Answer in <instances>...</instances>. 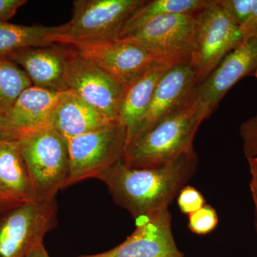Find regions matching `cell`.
I'll return each mask as SVG.
<instances>
[{"label": "cell", "instance_id": "obj_16", "mask_svg": "<svg viewBox=\"0 0 257 257\" xmlns=\"http://www.w3.org/2000/svg\"><path fill=\"white\" fill-rule=\"evenodd\" d=\"M115 122L72 92L56 111L52 128L66 139L75 138Z\"/></svg>", "mask_w": 257, "mask_h": 257}, {"label": "cell", "instance_id": "obj_27", "mask_svg": "<svg viewBox=\"0 0 257 257\" xmlns=\"http://www.w3.org/2000/svg\"><path fill=\"white\" fill-rule=\"evenodd\" d=\"M243 38L257 40V0H251V13L249 20L241 30Z\"/></svg>", "mask_w": 257, "mask_h": 257}, {"label": "cell", "instance_id": "obj_1", "mask_svg": "<svg viewBox=\"0 0 257 257\" xmlns=\"http://www.w3.org/2000/svg\"><path fill=\"white\" fill-rule=\"evenodd\" d=\"M199 158L195 150L165 165L133 168L122 160L96 176L113 200L136 222L169 207L194 177Z\"/></svg>", "mask_w": 257, "mask_h": 257}, {"label": "cell", "instance_id": "obj_8", "mask_svg": "<svg viewBox=\"0 0 257 257\" xmlns=\"http://www.w3.org/2000/svg\"><path fill=\"white\" fill-rule=\"evenodd\" d=\"M197 20L191 62L197 71V84H199L244 38L240 29L224 13L218 0H213L197 15Z\"/></svg>", "mask_w": 257, "mask_h": 257}, {"label": "cell", "instance_id": "obj_14", "mask_svg": "<svg viewBox=\"0 0 257 257\" xmlns=\"http://www.w3.org/2000/svg\"><path fill=\"white\" fill-rule=\"evenodd\" d=\"M257 69V40L243 39L225 56L204 82L197 84L198 96L210 114L218 107L226 92L240 79L253 75Z\"/></svg>", "mask_w": 257, "mask_h": 257}, {"label": "cell", "instance_id": "obj_31", "mask_svg": "<svg viewBox=\"0 0 257 257\" xmlns=\"http://www.w3.org/2000/svg\"><path fill=\"white\" fill-rule=\"evenodd\" d=\"M255 228H256V232H257V205H255Z\"/></svg>", "mask_w": 257, "mask_h": 257}, {"label": "cell", "instance_id": "obj_23", "mask_svg": "<svg viewBox=\"0 0 257 257\" xmlns=\"http://www.w3.org/2000/svg\"><path fill=\"white\" fill-rule=\"evenodd\" d=\"M226 15L241 30L251 13V0H218Z\"/></svg>", "mask_w": 257, "mask_h": 257}, {"label": "cell", "instance_id": "obj_6", "mask_svg": "<svg viewBox=\"0 0 257 257\" xmlns=\"http://www.w3.org/2000/svg\"><path fill=\"white\" fill-rule=\"evenodd\" d=\"M67 140L69 173L64 188L85 179L96 178L122 160L127 147L126 130L119 121Z\"/></svg>", "mask_w": 257, "mask_h": 257}, {"label": "cell", "instance_id": "obj_24", "mask_svg": "<svg viewBox=\"0 0 257 257\" xmlns=\"http://www.w3.org/2000/svg\"><path fill=\"white\" fill-rule=\"evenodd\" d=\"M177 202L181 212L187 215L199 210L207 204L202 193L190 185L186 186L179 192Z\"/></svg>", "mask_w": 257, "mask_h": 257}, {"label": "cell", "instance_id": "obj_3", "mask_svg": "<svg viewBox=\"0 0 257 257\" xmlns=\"http://www.w3.org/2000/svg\"><path fill=\"white\" fill-rule=\"evenodd\" d=\"M145 0H75L58 44L78 46L119 39L126 22Z\"/></svg>", "mask_w": 257, "mask_h": 257}, {"label": "cell", "instance_id": "obj_9", "mask_svg": "<svg viewBox=\"0 0 257 257\" xmlns=\"http://www.w3.org/2000/svg\"><path fill=\"white\" fill-rule=\"evenodd\" d=\"M71 47L127 87L152 64L165 60L145 44L130 37L96 45Z\"/></svg>", "mask_w": 257, "mask_h": 257}, {"label": "cell", "instance_id": "obj_22", "mask_svg": "<svg viewBox=\"0 0 257 257\" xmlns=\"http://www.w3.org/2000/svg\"><path fill=\"white\" fill-rule=\"evenodd\" d=\"M188 216L187 226L189 231L195 234H209L219 223V216L215 209L207 204Z\"/></svg>", "mask_w": 257, "mask_h": 257}, {"label": "cell", "instance_id": "obj_12", "mask_svg": "<svg viewBox=\"0 0 257 257\" xmlns=\"http://www.w3.org/2000/svg\"><path fill=\"white\" fill-rule=\"evenodd\" d=\"M197 85V71L192 62H182L171 67L157 84L145 114L128 134L127 145L183 105Z\"/></svg>", "mask_w": 257, "mask_h": 257}, {"label": "cell", "instance_id": "obj_26", "mask_svg": "<svg viewBox=\"0 0 257 257\" xmlns=\"http://www.w3.org/2000/svg\"><path fill=\"white\" fill-rule=\"evenodd\" d=\"M27 3V0H0V22L8 23L15 16L19 8Z\"/></svg>", "mask_w": 257, "mask_h": 257}, {"label": "cell", "instance_id": "obj_20", "mask_svg": "<svg viewBox=\"0 0 257 257\" xmlns=\"http://www.w3.org/2000/svg\"><path fill=\"white\" fill-rule=\"evenodd\" d=\"M213 0H152L146 1L132 15L120 38L133 33L154 19L167 15H197Z\"/></svg>", "mask_w": 257, "mask_h": 257}, {"label": "cell", "instance_id": "obj_15", "mask_svg": "<svg viewBox=\"0 0 257 257\" xmlns=\"http://www.w3.org/2000/svg\"><path fill=\"white\" fill-rule=\"evenodd\" d=\"M18 64L32 85L56 91H69L66 83L65 45L29 47L5 56Z\"/></svg>", "mask_w": 257, "mask_h": 257}, {"label": "cell", "instance_id": "obj_5", "mask_svg": "<svg viewBox=\"0 0 257 257\" xmlns=\"http://www.w3.org/2000/svg\"><path fill=\"white\" fill-rule=\"evenodd\" d=\"M56 198L0 209V257H25L57 225Z\"/></svg>", "mask_w": 257, "mask_h": 257}, {"label": "cell", "instance_id": "obj_10", "mask_svg": "<svg viewBox=\"0 0 257 257\" xmlns=\"http://www.w3.org/2000/svg\"><path fill=\"white\" fill-rule=\"evenodd\" d=\"M197 16L165 15L148 22L126 37L136 39L161 58L172 63L191 62L197 32Z\"/></svg>", "mask_w": 257, "mask_h": 257}, {"label": "cell", "instance_id": "obj_11", "mask_svg": "<svg viewBox=\"0 0 257 257\" xmlns=\"http://www.w3.org/2000/svg\"><path fill=\"white\" fill-rule=\"evenodd\" d=\"M66 92L31 86L0 118V140L14 142L25 134L52 127L56 111Z\"/></svg>", "mask_w": 257, "mask_h": 257}, {"label": "cell", "instance_id": "obj_13", "mask_svg": "<svg viewBox=\"0 0 257 257\" xmlns=\"http://www.w3.org/2000/svg\"><path fill=\"white\" fill-rule=\"evenodd\" d=\"M169 207L136 222L133 234L116 247L79 257H184L175 242Z\"/></svg>", "mask_w": 257, "mask_h": 257}, {"label": "cell", "instance_id": "obj_2", "mask_svg": "<svg viewBox=\"0 0 257 257\" xmlns=\"http://www.w3.org/2000/svg\"><path fill=\"white\" fill-rule=\"evenodd\" d=\"M210 115L195 88L183 105L128 144L123 162L133 168L157 167L194 151L196 134Z\"/></svg>", "mask_w": 257, "mask_h": 257}, {"label": "cell", "instance_id": "obj_18", "mask_svg": "<svg viewBox=\"0 0 257 257\" xmlns=\"http://www.w3.org/2000/svg\"><path fill=\"white\" fill-rule=\"evenodd\" d=\"M0 192L20 202H39L35 186L16 144L2 140Z\"/></svg>", "mask_w": 257, "mask_h": 257}, {"label": "cell", "instance_id": "obj_19", "mask_svg": "<svg viewBox=\"0 0 257 257\" xmlns=\"http://www.w3.org/2000/svg\"><path fill=\"white\" fill-rule=\"evenodd\" d=\"M62 26L15 25L0 22V55L29 47H47L58 44Z\"/></svg>", "mask_w": 257, "mask_h": 257}, {"label": "cell", "instance_id": "obj_32", "mask_svg": "<svg viewBox=\"0 0 257 257\" xmlns=\"http://www.w3.org/2000/svg\"><path fill=\"white\" fill-rule=\"evenodd\" d=\"M253 76H254V77H256V78H257V69H256V72H255L254 74H253Z\"/></svg>", "mask_w": 257, "mask_h": 257}, {"label": "cell", "instance_id": "obj_17", "mask_svg": "<svg viewBox=\"0 0 257 257\" xmlns=\"http://www.w3.org/2000/svg\"><path fill=\"white\" fill-rule=\"evenodd\" d=\"M174 64L170 61H158L128 86L118 117L127 135L146 111L162 76Z\"/></svg>", "mask_w": 257, "mask_h": 257}, {"label": "cell", "instance_id": "obj_28", "mask_svg": "<svg viewBox=\"0 0 257 257\" xmlns=\"http://www.w3.org/2000/svg\"><path fill=\"white\" fill-rule=\"evenodd\" d=\"M249 167L250 180L249 188L254 205H257V157L246 159Z\"/></svg>", "mask_w": 257, "mask_h": 257}, {"label": "cell", "instance_id": "obj_25", "mask_svg": "<svg viewBox=\"0 0 257 257\" xmlns=\"http://www.w3.org/2000/svg\"><path fill=\"white\" fill-rule=\"evenodd\" d=\"M240 135L243 140V149L246 158L257 157V113L241 123Z\"/></svg>", "mask_w": 257, "mask_h": 257}, {"label": "cell", "instance_id": "obj_7", "mask_svg": "<svg viewBox=\"0 0 257 257\" xmlns=\"http://www.w3.org/2000/svg\"><path fill=\"white\" fill-rule=\"evenodd\" d=\"M66 47V83L68 90L112 121H118L127 86L113 78L73 47Z\"/></svg>", "mask_w": 257, "mask_h": 257}, {"label": "cell", "instance_id": "obj_29", "mask_svg": "<svg viewBox=\"0 0 257 257\" xmlns=\"http://www.w3.org/2000/svg\"><path fill=\"white\" fill-rule=\"evenodd\" d=\"M25 257H50V256L44 246V243H41L30 250V252Z\"/></svg>", "mask_w": 257, "mask_h": 257}, {"label": "cell", "instance_id": "obj_4", "mask_svg": "<svg viewBox=\"0 0 257 257\" xmlns=\"http://www.w3.org/2000/svg\"><path fill=\"white\" fill-rule=\"evenodd\" d=\"M14 143L26 165L38 200L56 198L69 173L67 140L52 127L25 134Z\"/></svg>", "mask_w": 257, "mask_h": 257}, {"label": "cell", "instance_id": "obj_30", "mask_svg": "<svg viewBox=\"0 0 257 257\" xmlns=\"http://www.w3.org/2000/svg\"><path fill=\"white\" fill-rule=\"evenodd\" d=\"M20 201L17 199H13V198L6 195L0 192V209H4L5 207H10V206L14 205V204L20 203Z\"/></svg>", "mask_w": 257, "mask_h": 257}, {"label": "cell", "instance_id": "obj_21", "mask_svg": "<svg viewBox=\"0 0 257 257\" xmlns=\"http://www.w3.org/2000/svg\"><path fill=\"white\" fill-rule=\"evenodd\" d=\"M32 84L21 67L5 56L0 55V118Z\"/></svg>", "mask_w": 257, "mask_h": 257}]
</instances>
